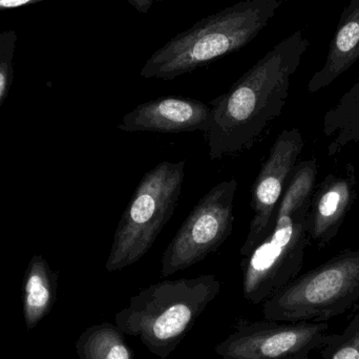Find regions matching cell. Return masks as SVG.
<instances>
[{"mask_svg": "<svg viewBox=\"0 0 359 359\" xmlns=\"http://www.w3.org/2000/svg\"><path fill=\"white\" fill-rule=\"evenodd\" d=\"M309 46L303 29H297L211 101L212 124L206 134L211 160L250 149L282 114L291 77Z\"/></svg>", "mask_w": 359, "mask_h": 359, "instance_id": "6da1fadb", "label": "cell"}, {"mask_svg": "<svg viewBox=\"0 0 359 359\" xmlns=\"http://www.w3.org/2000/svg\"><path fill=\"white\" fill-rule=\"evenodd\" d=\"M318 175L312 158L297 162L285 187L271 232L243 257V295L259 305L301 274L309 243L308 213Z\"/></svg>", "mask_w": 359, "mask_h": 359, "instance_id": "7a4b0ae2", "label": "cell"}, {"mask_svg": "<svg viewBox=\"0 0 359 359\" xmlns=\"http://www.w3.org/2000/svg\"><path fill=\"white\" fill-rule=\"evenodd\" d=\"M284 0H241L194 23L156 50L143 65L145 79L174 80L250 43Z\"/></svg>", "mask_w": 359, "mask_h": 359, "instance_id": "3957f363", "label": "cell"}, {"mask_svg": "<svg viewBox=\"0 0 359 359\" xmlns=\"http://www.w3.org/2000/svg\"><path fill=\"white\" fill-rule=\"evenodd\" d=\"M213 274L165 280L139 291L115 323L126 335L139 337L154 355L168 359L221 292Z\"/></svg>", "mask_w": 359, "mask_h": 359, "instance_id": "277c9868", "label": "cell"}, {"mask_svg": "<svg viewBox=\"0 0 359 359\" xmlns=\"http://www.w3.org/2000/svg\"><path fill=\"white\" fill-rule=\"evenodd\" d=\"M185 165V160L160 162L141 179L116 229L107 271L134 265L155 244L178 205Z\"/></svg>", "mask_w": 359, "mask_h": 359, "instance_id": "5b68a950", "label": "cell"}, {"mask_svg": "<svg viewBox=\"0 0 359 359\" xmlns=\"http://www.w3.org/2000/svg\"><path fill=\"white\" fill-rule=\"evenodd\" d=\"M359 304V250H346L299 274L263 303L265 320L327 322Z\"/></svg>", "mask_w": 359, "mask_h": 359, "instance_id": "8992f818", "label": "cell"}, {"mask_svg": "<svg viewBox=\"0 0 359 359\" xmlns=\"http://www.w3.org/2000/svg\"><path fill=\"white\" fill-rule=\"evenodd\" d=\"M238 187L236 179L225 180L201 198L162 255V278L200 263L229 238Z\"/></svg>", "mask_w": 359, "mask_h": 359, "instance_id": "52a82bcc", "label": "cell"}, {"mask_svg": "<svg viewBox=\"0 0 359 359\" xmlns=\"http://www.w3.org/2000/svg\"><path fill=\"white\" fill-rule=\"evenodd\" d=\"M327 322L285 323L236 320L232 332L215 352L222 359H288L309 358L328 341Z\"/></svg>", "mask_w": 359, "mask_h": 359, "instance_id": "ba28073f", "label": "cell"}, {"mask_svg": "<svg viewBox=\"0 0 359 359\" xmlns=\"http://www.w3.org/2000/svg\"><path fill=\"white\" fill-rule=\"evenodd\" d=\"M304 147L303 136L297 128L282 130L274 141L251 189L253 217L246 240L240 249L243 257H248L271 232L285 187Z\"/></svg>", "mask_w": 359, "mask_h": 359, "instance_id": "9c48e42d", "label": "cell"}, {"mask_svg": "<svg viewBox=\"0 0 359 359\" xmlns=\"http://www.w3.org/2000/svg\"><path fill=\"white\" fill-rule=\"evenodd\" d=\"M212 124V107L202 101L166 96L138 105L118 124L122 132L160 134L208 133Z\"/></svg>", "mask_w": 359, "mask_h": 359, "instance_id": "30bf717a", "label": "cell"}, {"mask_svg": "<svg viewBox=\"0 0 359 359\" xmlns=\"http://www.w3.org/2000/svg\"><path fill=\"white\" fill-rule=\"evenodd\" d=\"M356 170L347 163L341 174H329L316 188L308 213V236L320 248L339 233L356 200Z\"/></svg>", "mask_w": 359, "mask_h": 359, "instance_id": "8fae6325", "label": "cell"}, {"mask_svg": "<svg viewBox=\"0 0 359 359\" xmlns=\"http://www.w3.org/2000/svg\"><path fill=\"white\" fill-rule=\"evenodd\" d=\"M358 59L359 0H350L331 40L326 62L310 79L308 90L318 93L330 86Z\"/></svg>", "mask_w": 359, "mask_h": 359, "instance_id": "7c38bea8", "label": "cell"}, {"mask_svg": "<svg viewBox=\"0 0 359 359\" xmlns=\"http://www.w3.org/2000/svg\"><path fill=\"white\" fill-rule=\"evenodd\" d=\"M58 273L50 269L41 255H35L29 262L23 280L25 313L29 326H34L46 312L50 311L56 299Z\"/></svg>", "mask_w": 359, "mask_h": 359, "instance_id": "4fadbf2b", "label": "cell"}, {"mask_svg": "<svg viewBox=\"0 0 359 359\" xmlns=\"http://www.w3.org/2000/svg\"><path fill=\"white\" fill-rule=\"evenodd\" d=\"M323 133L335 138L328 147V156L339 155L351 143H359V81L324 116Z\"/></svg>", "mask_w": 359, "mask_h": 359, "instance_id": "5bb4252c", "label": "cell"}, {"mask_svg": "<svg viewBox=\"0 0 359 359\" xmlns=\"http://www.w3.org/2000/svg\"><path fill=\"white\" fill-rule=\"evenodd\" d=\"M80 359H134V351L117 325L102 323L86 329L76 344Z\"/></svg>", "mask_w": 359, "mask_h": 359, "instance_id": "9a60e30c", "label": "cell"}, {"mask_svg": "<svg viewBox=\"0 0 359 359\" xmlns=\"http://www.w3.org/2000/svg\"><path fill=\"white\" fill-rule=\"evenodd\" d=\"M323 359H359V312L347 328L339 334H330L320 348Z\"/></svg>", "mask_w": 359, "mask_h": 359, "instance_id": "2e32d148", "label": "cell"}, {"mask_svg": "<svg viewBox=\"0 0 359 359\" xmlns=\"http://www.w3.org/2000/svg\"><path fill=\"white\" fill-rule=\"evenodd\" d=\"M126 1H128L133 8H136L138 12L142 13V14H147L155 0H126Z\"/></svg>", "mask_w": 359, "mask_h": 359, "instance_id": "e0dca14e", "label": "cell"}, {"mask_svg": "<svg viewBox=\"0 0 359 359\" xmlns=\"http://www.w3.org/2000/svg\"><path fill=\"white\" fill-rule=\"evenodd\" d=\"M29 1V0H0V6L12 8V6H19Z\"/></svg>", "mask_w": 359, "mask_h": 359, "instance_id": "ac0fdd59", "label": "cell"}, {"mask_svg": "<svg viewBox=\"0 0 359 359\" xmlns=\"http://www.w3.org/2000/svg\"><path fill=\"white\" fill-rule=\"evenodd\" d=\"M288 359H310V358H288Z\"/></svg>", "mask_w": 359, "mask_h": 359, "instance_id": "d6986e66", "label": "cell"}, {"mask_svg": "<svg viewBox=\"0 0 359 359\" xmlns=\"http://www.w3.org/2000/svg\"><path fill=\"white\" fill-rule=\"evenodd\" d=\"M157 1H160V0H157Z\"/></svg>", "mask_w": 359, "mask_h": 359, "instance_id": "ffe728a7", "label": "cell"}]
</instances>
